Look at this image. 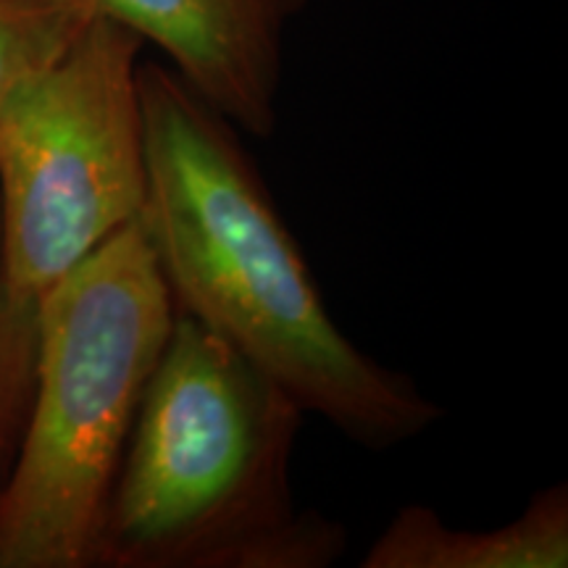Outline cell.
<instances>
[{
  "instance_id": "6da1fadb",
  "label": "cell",
  "mask_w": 568,
  "mask_h": 568,
  "mask_svg": "<svg viewBox=\"0 0 568 568\" xmlns=\"http://www.w3.org/2000/svg\"><path fill=\"white\" fill-rule=\"evenodd\" d=\"M140 222L174 308L272 376L303 414L366 450H393L429 429L443 414L437 403L329 316L243 132L155 61L140 63Z\"/></svg>"
},
{
  "instance_id": "7a4b0ae2",
  "label": "cell",
  "mask_w": 568,
  "mask_h": 568,
  "mask_svg": "<svg viewBox=\"0 0 568 568\" xmlns=\"http://www.w3.org/2000/svg\"><path fill=\"white\" fill-rule=\"evenodd\" d=\"M303 410L272 376L176 311L113 481L95 568H326L343 524L301 510Z\"/></svg>"
},
{
  "instance_id": "3957f363",
  "label": "cell",
  "mask_w": 568,
  "mask_h": 568,
  "mask_svg": "<svg viewBox=\"0 0 568 568\" xmlns=\"http://www.w3.org/2000/svg\"><path fill=\"white\" fill-rule=\"evenodd\" d=\"M174 316L140 219L40 297L30 410L0 485V568H95L113 481Z\"/></svg>"
},
{
  "instance_id": "277c9868",
  "label": "cell",
  "mask_w": 568,
  "mask_h": 568,
  "mask_svg": "<svg viewBox=\"0 0 568 568\" xmlns=\"http://www.w3.org/2000/svg\"><path fill=\"white\" fill-rule=\"evenodd\" d=\"M142 48L138 34L95 17L61 59L0 103V253L21 301L38 303L140 219Z\"/></svg>"
},
{
  "instance_id": "5b68a950",
  "label": "cell",
  "mask_w": 568,
  "mask_h": 568,
  "mask_svg": "<svg viewBox=\"0 0 568 568\" xmlns=\"http://www.w3.org/2000/svg\"><path fill=\"white\" fill-rule=\"evenodd\" d=\"M159 48L180 80L253 138L276 126L284 27L305 0H90Z\"/></svg>"
},
{
  "instance_id": "8992f818",
  "label": "cell",
  "mask_w": 568,
  "mask_h": 568,
  "mask_svg": "<svg viewBox=\"0 0 568 568\" xmlns=\"http://www.w3.org/2000/svg\"><path fill=\"white\" fill-rule=\"evenodd\" d=\"M364 568H566L568 489L552 485L497 529L447 527L437 510L406 506L361 560Z\"/></svg>"
},
{
  "instance_id": "52a82bcc",
  "label": "cell",
  "mask_w": 568,
  "mask_h": 568,
  "mask_svg": "<svg viewBox=\"0 0 568 568\" xmlns=\"http://www.w3.org/2000/svg\"><path fill=\"white\" fill-rule=\"evenodd\" d=\"M95 17L90 0H0V103L61 59Z\"/></svg>"
},
{
  "instance_id": "ba28073f",
  "label": "cell",
  "mask_w": 568,
  "mask_h": 568,
  "mask_svg": "<svg viewBox=\"0 0 568 568\" xmlns=\"http://www.w3.org/2000/svg\"><path fill=\"white\" fill-rule=\"evenodd\" d=\"M38 353V303L13 293L0 253V485L24 429Z\"/></svg>"
}]
</instances>
